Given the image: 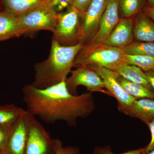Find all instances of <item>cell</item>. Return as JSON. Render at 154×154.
Here are the masks:
<instances>
[{
	"instance_id": "6da1fadb",
	"label": "cell",
	"mask_w": 154,
	"mask_h": 154,
	"mask_svg": "<svg viewBox=\"0 0 154 154\" xmlns=\"http://www.w3.org/2000/svg\"><path fill=\"white\" fill-rule=\"evenodd\" d=\"M22 94L26 110L46 124L63 121L75 126L78 119L86 118L96 108L92 93L72 95L66 81L42 89L26 85Z\"/></svg>"
},
{
	"instance_id": "7a4b0ae2",
	"label": "cell",
	"mask_w": 154,
	"mask_h": 154,
	"mask_svg": "<svg viewBox=\"0 0 154 154\" xmlns=\"http://www.w3.org/2000/svg\"><path fill=\"white\" fill-rule=\"evenodd\" d=\"M83 45L79 43L63 46L52 39L47 59L34 65L35 76L31 85L38 89H45L66 81Z\"/></svg>"
},
{
	"instance_id": "3957f363",
	"label": "cell",
	"mask_w": 154,
	"mask_h": 154,
	"mask_svg": "<svg viewBox=\"0 0 154 154\" xmlns=\"http://www.w3.org/2000/svg\"><path fill=\"white\" fill-rule=\"evenodd\" d=\"M125 54L122 48L102 43L89 42L84 45L78 53L73 67L97 66L111 70L116 65L123 62Z\"/></svg>"
},
{
	"instance_id": "277c9868",
	"label": "cell",
	"mask_w": 154,
	"mask_h": 154,
	"mask_svg": "<svg viewBox=\"0 0 154 154\" xmlns=\"http://www.w3.org/2000/svg\"><path fill=\"white\" fill-rule=\"evenodd\" d=\"M82 16L73 6L57 13V20L52 39L60 45L71 46L79 43V33Z\"/></svg>"
},
{
	"instance_id": "5b68a950",
	"label": "cell",
	"mask_w": 154,
	"mask_h": 154,
	"mask_svg": "<svg viewBox=\"0 0 154 154\" xmlns=\"http://www.w3.org/2000/svg\"><path fill=\"white\" fill-rule=\"evenodd\" d=\"M25 33L47 30L53 32L57 20V13L44 4L17 17Z\"/></svg>"
},
{
	"instance_id": "8992f818",
	"label": "cell",
	"mask_w": 154,
	"mask_h": 154,
	"mask_svg": "<svg viewBox=\"0 0 154 154\" xmlns=\"http://www.w3.org/2000/svg\"><path fill=\"white\" fill-rule=\"evenodd\" d=\"M54 143L49 133L30 113L25 154H54Z\"/></svg>"
},
{
	"instance_id": "52a82bcc",
	"label": "cell",
	"mask_w": 154,
	"mask_h": 154,
	"mask_svg": "<svg viewBox=\"0 0 154 154\" xmlns=\"http://www.w3.org/2000/svg\"><path fill=\"white\" fill-rule=\"evenodd\" d=\"M71 75L67 78L66 83L68 90L72 95H78L77 89L80 86L86 87L91 93L101 92L109 95L105 90V85L102 78L90 67H77L75 69L71 71Z\"/></svg>"
},
{
	"instance_id": "ba28073f",
	"label": "cell",
	"mask_w": 154,
	"mask_h": 154,
	"mask_svg": "<svg viewBox=\"0 0 154 154\" xmlns=\"http://www.w3.org/2000/svg\"><path fill=\"white\" fill-rule=\"evenodd\" d=\"M108 0H92L81 19L79 43L83 45L92 39L99 28V23Z\"/></svg>"
},
{
	"instance_id": "9c48e42d",
	"label": "cell",
	"mask_w": 154,
	"mask_h": 154,
	"mask_svg": "<svg viewBox=\"0 0 154 154\" xmlns=\"http://www.w3.org/2000/svg\"><path fill=\"white\" fill-rule=\"evenodd\" d=\"M88 66L93 69L102 78L109 95L113 96L117 100L119 110L128 107L137 99L125 91L116 79L115 72L110 69L97 66Z\"/></svg>"
},
{
	"instance_id": "30bf717a",
	"label": "cell",
	"mask_w": 154,
	"mask_h": 154,
	"mask_svg": "<svg viewBox=\"0 0 154 154\" xmlns=\"http://www.w3.org/2000/svg\"><path fill=\"white\" fill-rule=\"evenodd\" d=\"M30 113L26 110L15 123L3 154H25Z\"/></svg>"
},
{
	"instance_id": "8fae6325",
	"label": "cell",
	"mask_w": 154,
	"mask_h": 154,
	"mask_svg": "<svg viewBox=\"0 0 154 154\" xmlns=\"http://www.w3.org/2000/svg\"><path fill=\"white\" fill-rule=\"evenodd\" d=\"M119 3V0H108L98 30L89 42L102 43L112 32L120 20Z\"/></svg>"
},
{
	"instance_id": "7c38bea8",
	"label": "cell",
	"mask_w": 154,
	"mask_h": 154,
	"mask_svg": "<svg viewBox=\"0 0 154 154\" xmlns=\"http://www.w3.org/2000/svg\"><path fill=\"white\" fill-rule=\"evenodd\" d=\"M134 22L131 18H122L103 44L123 49L132 42Z\"/></svg>"
},
{
	"instance_id": "4fadbf2b",
	"label": "cell",
	"mask_w": 154,
	"mask_h": 154,
	"mask_svg": "<svg viewBox=\"0 0 154 154\" xmlns=\"http://www.w3.org/2000/svg\"><path fill=\"white\" fill-rule=\"evenodd\" d=\"M119 111L130 117L139 119L147 124L154 119V99H136L128 107Z\"/></svg>"
},
{
	"instance_id": "5bb4252c",
	"label": "cell",
	"mask_w": 154,
	"mask_h": 154,
	"mask_svg": "<svg viewBox=\"0 0 154 154\" xmlns=\"http://www.w3.org/2000/svg\"><path fill=\"white\" fill-rule=\"evenodd\" d=\"M25 33L18 17L5 11H0V42Z\"/></svg>"
},
{
	"instance_id": "9a60e30c",
	"label": "cell",
	"mask_w": 154,
	"mask_h": 154,
	"mask_svg": "<svg viewBox=\"0 0 154 154\" xmlns=\"http://www.w3.org/2000/svg\"><path fill=\"white\" fill-rule=\"evenodd\" d=\"M111 70L130 82L142 85L152 90L145 72L135 66L121 62Z\"/></svg>"
},
{
	"instance_id": "2e32d148",
	"label": "cell",
	"mask_w": 154,
	"mask_h": 154,
	"mask_svg": "<svg viewBox=\"0 0 154 154\" xmlns=\"http://www.w3.org/2000/svg\"><path fill=\"white\" fill-rule=\"evenodd\" d=\"M133 34L138 41L154 42V21L145 14L140 15L134 25Z\"/></svg>"
},
{
	"instance_id": "e0dca14e",
	"label": "cell",
	"mask_w": 154,
	"mask_h": 154,
	"mask_svg": "<svg viewBox=\"0 0 154 154\" xmlns=\"http://www.w3.org/2000/svg\"><path fill=\"white\" fill-rule=\"evenodd\" d=\"M5 11L16 17L34 8L47 4L48 0H2Z\"/></svg>"
},
{
	"instance_id": "ac0fdd59",
	"label": "cell",
	"mask_w": 154,
	"mask_h": 154,
	"mask_svg": "<svg viewBox=\"0 0 154 154\" xmlns=\"http://www.w3.org/2000/svg\"><path fill=\"white\" fill-rule=\"evenodd\" d=\"M116 79L122 87L130 96L137 99L150 98L154 99V92L142 85L130 82L116 72Z\"/></svg>"
},
{
	"instance_id": "d6986e66",
	"label": "cell",
	"mask_w": 154,
	"mask_h": 154,
	"mask_svg": "<svg viewBox=\"0 0 154 154\" xmlns=\"http://www.w3.org/2000/svg\"><path fill=\"white\" fill-rule=\"evenodd\" d=\"M25 111L14 104L0 105V124L13 125Z\"/></svg>"
},
{
	"instance_id": "ffe728a7",
	"label": "cell",
	"mask_w": 154,
	"mask_h": 154,
	"mask_svg": "<svg viewBox=\"0 0 154 154\" xmlns=\"http://www.w3.org/2000/svg\"><path fill=\"white\" fill-rule=\"evenodd\" d=\"M146 0H119V10L122 18H131L143 8Z\"/></svg>"
},
{
	"instance_id": "44dd1931",
	"label": "cell",
	"mask_w": 154,
	"mask_h": 154,
	"mask_svg": "<svg viewBox=\"0 0 154 154\" xmlns=\"http://www.w3.org/2000/svg\"><path fill=\"white\" fill-rule=\"evenodd\" d=\"M123 49L125 54L154 57V42H132Z\"/></svg>"
},
{
	"instance_id": "7402d4cb",
	"label": "cell",
	"mask_w": 154,
	"mask_h": 154,
	"mask_svg": "<svg viewBox=\"0 0 154 154\" xmlns=\"http://www.w3.org/2000/svg\"><path fill=\"white\" fill-rule=\"evenodd\" d=\"M123 62L133 65L147 72L154 71V57L125 54Z\"/></svg>"
},
{
	"instance_id": "603a6c76",
	"label": "cell",
	"mask_w": 154,
	"mask_h": 154,
	"mask_svg": "<svg viewBox=\"0 0 154 154\" xmlns=\"http://www.w3.org/2000/svg\"><path fill=\"white\" fill-rule=\"evenodd\" d=\"M54 154H80L79 147L74 146H63L62 142L59 139H54Z\"/></svg>"
},
{
	"instance_id": "cb8c5ba5",
	"label": "cell",
	"mask_w": 154,
	"mask_h": 154,
	"mask_svg": "<svg viewBox=\"0 0 154 154\" xmlns=\"http://www.w3.org/2000/svg\"><path fill=\"white\" fill-rule=\"evenodd\" d=\"M14 125H6L0 124V152L2 154L8 143Z\"/></svg>"
},
{
	"instance_id": "d4e9b609",
	"label": "cell",
	"mask_w": 154,
	"mask_h": 154,
	"mask_svg": "<svg viewBox=\"0 0 154 154\" xmlns=\"http://www.w3.org/2000/svg\"><path fill=\"white\" fill-rule=\"evenodd\" d=\"M47 5L57 13L66 11L72 5V0H48Z\"/></svg>"
},
{
	"instance_id": "484cf974",
	"label": "cell",
	"mask_w": 154,
	"mask_h": 154,
	"mask_svg": "<svg viewBox=\"0 0 154 154\" xmlns=\"http://www.w3.org/2000/svg\"><path fill=\"white\" fill-rule=\"evenodd\" d=\"M145 148L136 149L122 153L121 154H115L112 151L109 146H96L94 149L92 154H142L144 151Z\"/></svg>"
},
{
	"instance_id": "4316f807",
	"label": "cell",
	"mask_w": 154,
	"mask_h": 154,
	"mask_svg": "<svg viewBox=\"0 0 154 154\" xmlns=\"http://www.w3.org/2000/svg\"><path fill=\"white\" fill-rule=\"evenodd\" d=\"M92 0H72V5L79 11L82 17Z\"/></svg>"
},
{
	"instance_id": "83f0119b",
	"label": "cell",
	"mask_w": 154,
	"mask_h": 154,
	"mask_svg": "<svg viewBox=\"0 0 154 154\" xmlns=\"http://www.w3.org/2000/svg\"><path fill=\"white\" fill-rule=\"evenodd\" d=\"M149 128L151 134V139L150 142L146 147L145 148L144 152L148 153L154 149V119L148 123Z\"/></svg>"
},
{
	"instance_id": "f1b7e54d",
	"label": "cell",
	"mask_w": 154,
	"mask_h": 154,
	"mask_svg": "<svg viewBox=\"0 0 154 154\" xmlns=\"http://www.w3.org/2000/svg\"><path fill=\"white\" fill-rule=\"evenodd\" d=\"M154 92V71L145 72Z\"/></svg>"
},
{
	"instance_id": "f546056e",
	"label": "cell",
	"mask_w": 154,
	"mask_h": 154,
	"mask_svg": "<svg viewBox=\"0 0 154 154\" xmlns=\"http://www.w3.org/2000/svg\"><path fill=\"white\" fill-rule=\"evenodd\" d=\"M145 14L154 21V8H148L146 9Z\"/></svg>"
},
{
	"instance_id": "4dcf8cb0",
	"label": "cell",
	"mask_w": 154,
	"mask_h": 154,
	"mask_svg": "<svg viewBox=\"0 0 154 154\" xmlns=\"http://www.w3.org/2000/svg\"><path fill=\"white\" fill-rule=\"evenodd\" d=\"M149 8H154V0H146Z\"/></svg>"
},
{
	"instance_id": "1f68e13d",
	"label": "cell",
	"mask_w": 154,
	"mask_h": 154,
	"mask_svg": "<svg viewBox=\"0 0 154 154\" xmlns=\"http://www.w3.org/2000/svg\"><path fill=\"white\" fill-rule=\"evenodd\" d=\"M142 154H154V149L152 150L151 151L149 152L148 153H145L144 152H143Z\"/></svg>"
},
{
	"instance_id": "d6a6232c",
	"label": "cell",
	"mask_w": 154,
	"mask_h": 154,
	"mask_svg": "<svg viewBox=\"0 0 154 154\" xmlns=\"http://www.w3.org/2000/svg\"><path fill=\"white\" fill-rule=\"evenodd\" d=\"M0 154H2V152H0Z\"/></svg>"
}]
</instances>
